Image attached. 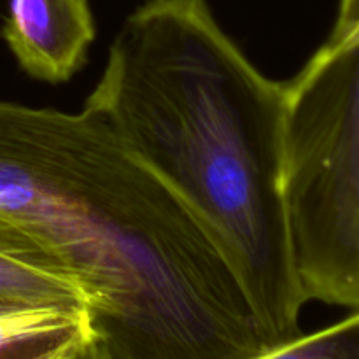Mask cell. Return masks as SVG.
<instances>
[{
  "label": "cell",
  "instance_id": "obj_1",
  "mask_svg": "<svg viewBox=\"0 0 359 359\" xmlns=\"http://www.w3.org/2000/svg\"><path fill=\"white\" fill-rule=\"evenodd\" d=\"M0 210L65 263L109 359L270 351L214 231L90 109L0 100Z\"/></svg>",
  "mask_w": 359,
  "mask_h": 359
},
{
  "label": "cell",
  "instance_id": "obj_2",
  "mask_svg": "<svg viewBox=\"0 0 359 359\" xmlns=\"http://www.w3.org/2000/svg\"><path fill=\"white\" fill-rule=\"evenodd\" d=\"M283 98L207 0H147L84 100L214 231L270 349L302 335L305 305L280 181Z\"/></svg>",
  "mask_w": 359,
  "mask_h": 359
},
{
  "label": "cell",
  "instance_id": "obj_3",
  "mask_svg": "<svg viewBox=\"0 0 359 359\" xmlns=\"http://www.w3.org/2000/svg\"><path fill=\"white\" fill-rule=\"evenodd\" d=\"M283 200L305 304L359 307V0L283 83Z\"/></svg>",
  "mask_w": 359,
  "mask_h": 359
},
{
  "label": "cell",
  "instance_id": "obj_4",
  "mask_svg": "<svg viewBox=\"0 0 359 359\" xmlns=\"http://www.w3.org/2000/svg\"><path fill=\"white\" fill-rule=\"evenodd\" d=\"M0 34L28 76L60 84L86 65L97 28L90 0H9Z\"/></svg>",
  "mask_w": 359,
  "mask_h": 359
},
{
  "label": "cell",
  "instance_id": "obj_5",
  "mask_svg": "<svg viewBox=\"0 0 359 359\" xmlns=\"http://www.w3.org/2000/svg\"><path fill=\"white\" fill-rule=\"evenodd\" d=\"M0 302L86 311L60 256L25 224L0 210Z\"/></svg>",
  "mask_w": 359,
  "mask_h": 359
},
{
  "label": "cell",
  "instance_id": "obj_6",
  "mask_svg": "<svg viewBox=\"0 0 359 359\" xmlns=\"http://www.w3.org/2000/svg\"><path fill=\"white\" fill-rule=\"evenodd\" d=\"M258 359H359V316L349 318L314 333L273 347Z\"/></svg>",
  "mask_w": 359,
  "mask_h": 359
},
{
  "label": "cell",
  "instance_id": "obj_7",
  "mask_svg": "<svg viewBox=\"0 0 359 359\" xmlns=\"http://www.w3.org/2000/svg\"><path fill=\"white\" fill-rule=\"evenodd\" d=\"M91 339H93V335H91V333H88V335L76 337V339L69 340V342L62 344V346L55 347V349L48 351V353H44V354H39V356H35L32 359H76L77 356H79L81 351H83L84 347L90 344ZM0 359H13L2 344H0Z\"/></svg>",
  "mask_w": 359,
  "mask_h": 359
},
{
  "label": "cell",
  "instance_id": "obj_8",
  "mask_svg": "<svg viewBox=\"0 0 359 359\" xmlns=\"http://www.w3.org/2000/svg\"><path fill=\"white\" fill-rule=\"evenodd\" d=\"M76 359H109V356L105 354V351L102 349V347L98 346L93 339H91L90 344H88V346L81 351L79 356H77Z\"/></svg>",
  "mask_w": 359,
  "mask_h": 359
}]
</instances>
